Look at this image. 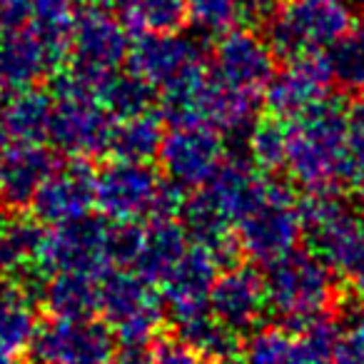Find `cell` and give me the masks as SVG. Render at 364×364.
I'll return each mask as SVG.
<instances>
[{
  "instance_id": "6da1fadb",
  "label": "cell",
  "mask_w": 364,
  "mask_h": 364,
  "mask_svg": "<svg viewBox=\"0 0 364 364\" xmlns=\"http://www.w3.org/2000/svg\"><path fill=\"white\" fill-rule=\"evenodd\" d=\"M284 167L297 185L312 193L332 190L337 182L347 180L349 115H344L342 107L329 100L292 120Z\"/></svg>"
},
{
  "instance_id": "7a4b0ae2",
  "label": "cell",
  "mask_w": 364,
  "mask_h": 364,
  "mask_svg": "<svg viewBox=\"0 0 364 364\" xmlns=\"http://www.w3.org/2000/svg\"><path fill=\"white\" fill-rule=\"evenodd\" d=\"M302 232L312 252L344 277L352 292L364 302V210L332 190L312 193L302 205Z\"/></svg>"
},
{
  "instance_id": "3957f363",
  "label": "cell",
  "mask_w": 364,
  "mask_h": 364,
  "mask_svg": "<svg viewBox=\"0 0 364 364\" xmlns=\"http://www.w3.org/2000/svg\"><path fill=\"white\" fill-rule=\"evenodd\" d=\"M180 188L150 167V162L115 157L95 175V205L112 223H137L180 210Z\"/></svg>"
},
{
  "instance_id": "277c9868",
  "label": "cell",
  "mask_w": 364,
  "mask_h": 364,
  "mask_svg": "<svg viewBox=\"0 0 364 364\" xmlns=\"http://www.w3.org/2000/svg\"><path fill=\"white\" fill-rule=\"evenodd\" d=\"M267 307L289 324L327 314L337 294V279L329 264L312 250L294 247L292 252L272 259L264 274Z\"/></svg>"
},
{
  "instance_id": "5b68a950",
  "label": "cell",
  "mask_w": 364,
  "mask_h": 364,
  "mask_svg": "<svg viewBox=\"0 0 364 364\" xmlns=\"http://www.w3.org/2000/svg\"><path fill=\"white\" fill-rule=\"evenodd\" d=\"M352 26V8L344 0H284L267 16V43L287 60L317 58Z\"/></svg>"
},
{
  "instance_id": "8992f818",
  "label": "cell",
  "mask_w": 364,
  "mask_h": 364,
  "mask_svg": "<svg viewBox=\"0 0 364 364\" xmlns=\"http://www.w3.org/2000/svg\"><path fill=\"white\" fill-rule=\"evenodd\" d=\"M53 100L55 107L48 140L58 152L73 160H87L110 150L115 122L80 75L73 70L60 75Z\"/></svg>"
},
{
  "instance_id": "52a82bcc",
  "label": "cell",
  "mask_w": 364,
  "mask_h": 364,
  "mask_svg": "<svg viewBox=\"0 0 364 364\" xmlns=\"http://www.w3.org/2000/svg\"><path fill=\"white\" fill-rule=\"evenodd\" d=\"M162 307L155 282L135 269H107L97 279V309L122 342H150L162 322Z\"/></svg>"
},
{
  "instance_id": "ba28073f",
  "label": "cell",
  "mask_w": 364,
  "mask_h": 364,
  "mask_svg": "<svg viewBox=\"0 0 364 364\" xmlns=\"http://www.w3.org/2000/svg\"><path fill=\"white\" fill-rule=\"evenodd\" d=\"M237 245L245 255L257 262H272L297 247L302 235V215L294 205L292 195L277 185L267 182L262 198L235 223Z\"/></svg>"
},
{
  "instance_id": "9c48e42d",
  "label": "cell",
  "mask_w": 364,
  "mask_h": 364,
  "mask_svg": "<svg viewBox=\"0 0 364 364\" xmlns=\"http://www.w3.org/2000/svg\"><path fill=\"white\" fill-rule=\"evenodd\" d=\"M130 53L127 26L107 11L105 3H82L73 31V73L87 85L107 73L120 70Z\"/></svg>"
},
{
  "instance_id": "30bf717a",
  "label": "cell",
  "mask_w": 364,
  "mask_h": 364,
  "mask_svg": "<svg viewBox=\"0 0 364 364\" xmlns=\"http://www.w3.org/2000/svg\"><path fill=\"white\" fill-rule=\"evenodd\" d=\"M112 262V228L102 220L80 218L46 232L41 272L48 277L58 272H73L100 279Z\"/></svg>"
},
{
  "instance_id": "8fae6325",
  "label": "cell",
  "mask_w": 364,
  "mask_h": 364,
  "mask_svg": "<svg viewBox=\"0 0 364 364\" xmlns=\"http://www.w3.org/2000/svg\"><path fill=\"white\" fill-rule=\"evenodd\" d=\"M337 322L322 317L289 327H262L250 334L242 364H329Z\"/></svg>"
},
{
  "instance_id": "7c38bea8",
  "label": "cell",
  "mask_w": 364,
  "mask_h": 364,
  "mask_svg": "<svg viewBox=\"0 0 364 364\" xmlns=\"http://www.w3.org/2000/svg\"><path fill=\"white\" fill-rule=\"evenodd\" d=\"M117 344L107 324L92 317H53L38 324L31 344L36 364H112Z\"/></svg>"
},
{
  "instance_id": "4fadbf2b",
  "label": "cell",
  "mask_w": 364,
  "mask_h": 364,
  "mask_svg": "<svg viewBox=\"0 0 364 364\" xmlns=\"http://www.w3.org/2000/svg\"><path fill=\"white\" fill-rule=\"evenodd\" d=\"M157 155L167 182L180 190H200L225 162V142L210 125H172Z\"/></svg>"
},
{
  "instance_id": "5bb4252c",
  "label": "cell",
  "mask_w": 364,
  "mask_h": 364,
  "mask_svg": "<svg viewBox=\"0 0 364 364\" xmlns=\"http://www.w3.org/2000/svg\"><path fill=\"white\" fill-rule=\"evenodd\" d=\"M329 85L332 73L322 55L297 58L269 77L264 85V102L274 117L292 122L329 102Z\"/></svg>"
},
{
  "instance_id": "9a60e30c",
  "label": "cell",
  "mask_w": 364,
  "mask_h": 364,
  "mask_svg": "<svg viewBox=\"0 0 364 364\" xmlns=\"http://www.w3.org/2000/svg\"><path fill=\"white\" fill-rule=\"evenodd\" d=\"M213 75L223 85L257 95L274 75V50L247 28L223 33L213 50Z\"/></svg>"
},
{
  "instance_id": "2e32d148",
  "label": "cell",
  "mask_w": 364,
  "mask_h": 364,
  "mask_svg": "<svg viewBox=\"0 0 364 364\" xmlns=\"http://www.w3.org/2000/svg\"><path fill=\"white\" fill-rule=\"evenodd\" d=\"M130 70L152 87H170L180 77L190 75L203 65V50L193 38L172 33H142L127 53Z\"/></svg>"
},
{
  "instance_id": "e0dca14e",
  "label": "cell",
  "mask_w": 364,
  "mask_h": 364,
  "mask_svg": "<svg viewBox=\"0 0 364 364\" xmlns=\"http://www.w3.org/2000/svg\"><path fill=\"white\" fill-rule=\"evenodd\" d=\"M95 205V175L85 165V160H73L68 165H55V170L46 177L41 190L33 198V215L43 225L60 228L87 218Z\"/></svg>"
},
{
  "instance_id": "ac0fdd59",
  "label": "cell",
  "mask_w": 364,
  "mask_h": 364,
  "mask_svg": "<svg viewBox=\"0 0 364 364\" xmlns=\"http://www.w3.org/2000/svg\"><path fill=\"white\" fill-rule=\"evenodd\" d=\"M220 262L200 247H190L185 257L162 279V302L177 324L210 312V292L218 279Z\"/></svg>"
},
{
  "instance_id": "d6986e66",
  "label": "cell",
  "mask_w": 364,
  "mask_h": 364,
  "mask_svg": "<svg viewBox=\"0 0 364 364\" xmlns=\"http://www.w3.org/2000/svg\"><path fill=\"white\" fill-rule=\"evenodd\" d=\"M267 309L264 279L252 267H228L210 292V312L235 332L252 329Z\"/></svg>"
},
{
  "instance_id": "ffe728a7",
  "label": "cell",
  "mask_w": 364,
  "mask_h": 364,
  "mask_svg": "<svg viewBox=\"0 0 364 364\" xmlns=\"http://www.w3.org/2000/svg\"><path fill=\"white\" fill-rule=\"evenodd\" d=\"M180 225L188 232L193 247L205 250L220 264H228L240 252L235 223L223 213L218 203L210 198L205 188H200L193 198H182L180 203Z\"/></svg>"
},
{
  "instance_id": "44dd1931",
  "label": "cell",
  "mask_w": 364,
  "mask_h": 364,
  "mask_svg": "<svg viewBox=\"0 0 364 364\" xmlns=\"http://www.w3.org/2000/svg\"><path fill=\"white\" fill-rule=\"evenodd\" d=\"M58 68L60 63L31 28L0 36V90L16 92L36 87Z\"/></svg>"
},
{
  "instance_id": "7402d4cb",
  "label": "cell",
  "mask_w": 364,
  "mask_h": 364,
  "mask_svg": "<svg viewBox=\"0 0 364 364\" xmlns=\"http://www.w3.org/2000/svg\"><path fill=\"white\" fill-rule=\"evenodd\" d=\"M53 170L55 160L41 142L6 147L0 155V200L13 210L28 208Z\"/></svg>"
},
{
  "instance_id": "603a6c76",
  "label": "cell",
  "mask_w": 364,
  "mask_h": 364,
  "mask_svg": "<svg viewBox=\"0 0 364 364\" xmlns=\"http://www.w3.org/2000/svg\"><path fill=\"white\" fill-rule=\"evenodd\" d=\"M188 250L190 240L185 228L170 215H157L145 228H140V245L132 259V269L150 282H162Z\"/></svg>"
},
{
  "instance_id": "cb8c5ba5",
  "label": "cell",
  "mask_w": 364,
  "mask_h": 364,
  "mask_svg": "<svg viewBox=\"0 0 364 364\" xmlns=\"http://www.w3.org/2000/svg\"><path fill=\"white\" fill-rule=\"evenodd\" d=\"M38 332V314L33 297L23 284L0 287V364H18L31 352Z\"/></svg>"
},
{
  "instance_id": "d4e9b609",
  "label": "cell",
  "mask_w": 364,
  "mask_h": 364,
  "mask_svg": "<svg viewBox=\"0 0 364 364\" xmlns=\"http://www.w3.org/2000/svg\"><path fill=\"white\" fill-rule=\"evenodd\" d=\"M46 230L38 218L11 215L0 223V272L11 277H28L41 272V255Z\"/></svg>"
},
{
  "instance_id": "484cf974",
  "label": "cell",
  "mask_w": 364,
  "mask_h": 364,
  "mask_svg": "<svg viewBox=\"0 0 364 364\" xmlns=\"http://www.w3.org/2000/svg\"><path fill=\"white\" fill-rule=\"evenodd\" d=\"M264 188H267V180L259 175L257 167L245 160H237V157L225 160L213 180L205 185L210 198L223 208V213L232 223H237L262 198Z\"/></svg>"
},
{
  "instance_id": "4316f807",
  "label": "cell",
  "mask_w": 364,
  "mask_h": 364,
  "mask_svg": "<svg viewBox=\"0 0 364 364\" xmlns=\"http://www.w3.org/2000/svg\"><path fill=\"white\" fill-rule=\"evenodd\" d=\"M53 100L48 92L38 87L8 92L6 102L0 105V120L8 137L16 142H43L50 132Z\"/></svg>"
},
{
  "instance_id": "83f0119b",
  "label": "cell",
  "mask_w": 364,
  "mask_h": 364,
  "mask_svg": "<svg viewBox=\"0 0 364 364\" xmlns=\"http://www.w3.org/2000/svg\"><path fill=\"white\" fill-rule=\"evenodd\" d=\"M255 117V95L228 87L210 75L200 105V125H210L218 132H240L250 127Z\"/></svg>"
},
{
  "instance_id": "f1b7e54d",
  "label": "cell",
  "mask_w": 364,
  "mask_h": 364,
  "mask_svg": "<svg viewBox=\"0 0 364 364\" xmlns=\"http://www.w3.org/2000/svg\"><path fill=\"white\" fill-rule=\"evenodd\" d=\"M92 92L100 100V105L112 117H130L137 112H147L155 102V87L145 82L135 73H107L92 82Z\"/></svg>"
},
{
  "instance_id": "f546056e",
  "label": "cell",
  "mask_w": 364,
  "mask_h": 364,
  "mask_svg": "<svg viewBox=\"0 0 364 364\" xmlns=\"http://www.w3.org/2000/svg\"><path fill=\"white\" fill-rule=\"evenodd\" d=\"M188 18L205 33H228L269 16V0H185Z\"/></svg>"
},
{
  "instance_id": "4dcf8cb0",
  "label": "cell",
  "mask_w": 364,
  "mask_h": 364,
  "mask_svg": "<svg viewBox=\"0 0 364 364\" xmlns=\"http://www.w3.org/2000/svg\"><path fill=\"white\" fill-rule=\"evenodd\" d=\"M77 0H36L31 16V31L43 41L58 63H65L70 53L73 31L77 21Z\"/></svg>"
},
{
  "instance_id": "1f68e13d",
  "label": "cell",
  "mask_w": 364,
  "mask_h": 364,
  "mask_svg": "<svg viewBox=\"0 0 364 364\" xmlns=\"http://www.w3.org/2000/svg\"><path fill=\"white\" fill-rule=\"evenodd\" d=\"M162 122L152 110L137 112L130 117H120L112 125V140L110 150L115 157H125V160L137 162H150L152 157L160 152L162 145Z\"/></svg>"
},
{
  "instance_id": "d6a6232c",
  "label": "cell",
  "mask_w": 364,
  "mask_h": 364,
  "mask_svg": "<svg viewBox=\"0 0 364 364\" xmlns=\"http://www.w3.org/2000/svg\"><path fill=\"white\" fill-rule=\"evenodd\" d=\"M177 327H180L182 342L215 364L235 362L240 357V352H242L237 332L225 327L213 312H205L195 319H188V322L177 324Z\"/></svg>"
},
{
  "instance_id": "836d02e7",
  "label": "cell",
  "mask_w": 364,
  "mask_h": 364,
  "mask_svg": "<svg viewBox=\"0 0 364 364\" xmlns=\"http://www.w3.org/2000/svg\"><path fill=\"white\" fill-rule=\"evenodd\" d=\"M46 304L53 317H92L97 309V277L58 272L48 277Z\"/></svg>"
},
{
  "instance_id": "e575fe53",
  "label": "cell",
  "mask_w": 364,
  "mask_h": 364,
  "mask_svg": "<svg viewBox=\"0 0 364 364\" xmlns=\"http://www.w3.org/2000/svg\"><path fill=\"white\" fill-rule=\"evenodd\" d=\"M327 65L332 80L344 90L364 92V26L347 31L327 50Z\"/></svg>"
},
{
  "instance_id": "d590c367",
  "label": "cell",
  "mask_w": 364,
  "mask_h": 364,
  "mask_svg": "<svg viewBox=\"0 0 364 364\" xmlns=\"http://www.w3.org/2000/svg\"><path fill=\"white\" fill-rule=\"evenodd\" d=\"M287 135L289 125L279 117H264L250 132V160L257 170L274 172L284 167V157H287Z\"/></svg>"
},
{
  "instance_id": "8d00e7d4",
  "label": "cell",
  "mask_w": 364,
  "mask_h": 364,
  "mask_svg": "<svg viewBox=\"0 0 364 364\" xmlns=\"http://www.w3.org/2000/svg\"><path fill=\"white\" fill-rule=\"evenodd\" d=\"M188 21L185 0H142L125 11V23L142 33H172Z\"/></svg>"
},
{
  "instance_id": "74e56055",
  "label": "cell",
  "mask_w": 364,
  "mask_h": 364,
  "mask_svg": "<svg viewBox=\"0 0 364 364\" xmlns=\"http://www.w3.org/2000/svg\"><path fill=\"white\" fill-rule=\"evenodd\" d=\"M329 364H364V309H349L337 322Z\"/></svg>"
},
{
  "instance_id": "f35d334b",
  "label": "cell",
  "mask_w": 364,
  "mask_h": 364,
  "mask_svg": "<svg viewBox=\"0 0 364 364\" xmlns=\"http://www.w3.org/2000/svg\"><path fill=\"white\" fill-rule=\"evenodd\" d=\"M347 182L364 198V92L349 112V167Z\"/></svg>"
},
{
  "instance_id": "ab89813d",
  "label": "cell",
  "mask_w": 364,
  "mask_h": 364,
  "mask_svg": "<svg viewBox=\"0 0 364 364\" xmlns=\"http://www.w3.org/2000/svg\"><path fill=\"white\" fill-rule=\"evenodd\" d=\"M36 0H0V36L21 31L31 23Z\"/></svg>"
},
{
  "instance_id": "60d3db41",
  "label": "cell",
  "mask_w": 364,
  "mask_h": 364,
  "mask_svg": "<svg viewBox=\"0 0 364 364\" xmlns=\"http://www.w3.org/2000/svg\"><path fill=\"white\" fill-rule=\"evenodd\" d=\"M155 364H215V362H210L208 357L195 352L182 339H170V342H162L155 349Z\"/></svg>"
},
{
  "instance_id": "b9f144b4",
  "label": "cell",
  "mask_w": 364,
  "mask_h": 364,
  "mask_svg": "<svg viewBox=\"0 0 364 364\" xmlns=\"http://www.w3.org/2000/svg\"><path fill=\"white\" fill-rule=\"evenodd\" d=\"M112 364H155V349L150 342H122Z\"/></svg>"
},
{
  "instance_id": "7bdbcfd3",
  "label": "cell",
  "mask_w": 364,
  "mask_h": 364,
  "mask_svg": "<svg viewBox=\"0 0 364 364\" xmlns=\"http://www.w3.org/2000/svg\"><path fill=\"white\" fill-rule=\"evenodd\" d=\"M107 3H115V6L122 8V13L130 11V8H135L137 3H142V0H107Z\"/></svg>"
},
{
  "instance_id": "ee69618b",
  "label": "cell",
  "mask_w": 364,
  "mask_h": 364,
  "mask_svg": "<svg viewBox=\"0 0 364 364\" xmlns=\"http://www.w3.org/2000/svg\"><path fill=\"white\" fill-rule=\"evenodd\" d=\"M8 140H11V137H8L6 127H3V120H0V155H3V150L8 147Z\"/></svg>"
}]
</instances>
